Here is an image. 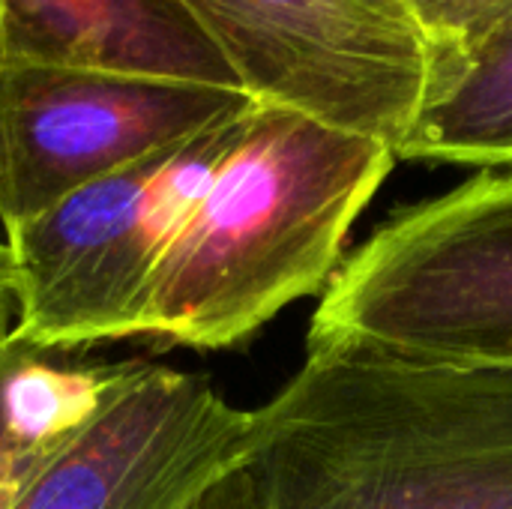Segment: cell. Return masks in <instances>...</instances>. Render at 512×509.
<instances>
[{
	"label": "cell",
	"instance_id": "obj_1",
	"mask_svg": "<svg viewBox=\"0 0 512 509\" xmlns=\"http://www.w3.org/2000/svg\"><path fill=\"white\" fill-rule=\"evenodd\" d=\"M246 468L264 509H512V369L306 345Z\"/></svg>",
	"mask_w": 512,
	"mask_h": 509
},
{
	"label": "cell",
	"instance_id": "obj_2",
	"mask_svg": "<svg viewBox=\"0 0 512 509\" xmlns=\"http://www.w3.org/2000/svg\"><path fill=\"white\" fill-rule=\"evenodd\" d=\"M396 150L282 105H249L168 243L141 315L153 345L219 351L321 294Z\"/></svg>",
	"mask_w": 512,
	"mask_h": 509
},
{
	"label": "cell",
	"instance_id": "obj_3",
	"mask_svg": "<svg viewBox=\"0 0 512 509\" xmlns=\"http://www.w3.org/2000/svg\"><path fill=\"white\" fill-rule=\"evenodd\" d=\"M512 369V168L408 204L342 258L306 345Z\"/></svg>",
	"mask_w": 512,
	"mask_h": 509
},
{
	"label": "cell",
	"instance_id": "obj_4",
	"mask_svg": "<svg viewBox=\"0 0 512 509\" xmlns=\"http://www.w3.org/2000/svg\"><path fill=\"white\" fill-rule=\"evenodd\" d=\"M249 105L6 228L15 336L57 354L138 336L153 273Z\"/></svg>",
	"mask_w": 512,
	"mask_h": 509
},
{
	"label": "cell",
	"instance_id": "obj_5",
	"mask_svg": "<svg viewBox=\"0 0 512 509\" xmlns=\"http://www.w3.org/2000/svg\"><path fill=\"white\" fill-rule=\"evenodd\" d=\"M240 90L396 150L429 90L402 0H180Z\"/></svg>",
	"mask_w": 512,
	"mask_h": 509
},
{
	"label": "cell",
	"instance_id": "obj_6",
	"mask_svg": "<svg viewBox=\"0 0 512 509\" xmlns=\"http://www.w3.org/2000/svg\"><path fill=\"white\" fill-rule=\"evenodd\" d=\"M252 99L243 90L69 66H0V225L174 147Z\"/></svg>",
	"mask_w": 512,
	"mask_h": 509
},
{
	"label": "cell",
	"instance_id": "obj_7",
	"mask_svg": "<svg viewBox=\"0 0 512 509\" xmlns=\"http://www.w3.org/2000/svg\"><path fill=\"white\" fill-rule=\"evenodd\" d=\"M249 438L252 411L207 375L147 366L39 462L9 509H186L246 465Z\"/></svg>",
	"mask_w": 512,
	"mask_h": 509
},
{
	"label": "cell",
	"instance_id": "obj_8",
	"mask_svg": "<svg viewBox=\"0 0 512 509\" xmlns=\"http://www.w3.org/2000/svg\"><path fill=\"white\" fill-rule=\"evenodd\" d=\"M0 66H69L240 90L180 0H0Z\"/></svg>",
	"mask_w": 512,
	"mask_h": 509
},
{
	"label": "cell",
	"instance_id": "obj_9",
	"mask_svg": "<svg viewBox=\"0 0 512 509\" xmlns=\"http://www.w3.org/2000/svg\"><path fill=\"white\" fill-rule=\"evenodd\" d=\"M144 360H81L12 333L0 357V509L12 507L39 462L147 372Z\"/></svg>",
	"mask_w": 512,
	"mask_h": 509
},
{
	"label": "cell",
	"instance_id": "obj_10",
	"mask_svg": "<svg viewBox=\"0 0 512 509\" xmlns=\"http://www.w3.org/2000/svg\"><path fill=\"white\" fill-rule=\"evenodd\" d=\"M512 168V24L429 81L399 162Z\"/></svg>",
	"mask_w": 512,
	"mask_h": 509
},
{
	"label": "cell",
	"instance_id": "obj_11",
	"mask_svg": "<svg viewBox=\"0 0 512 509\" xmlns=\"http://www.w3.org/2000/svg\"><path fill=\"white\" fill-rule=\"evenodd\" d=\"M426 51L429 81L480 51L512 24V0H402Z\"/></svg>",
	"mask_w": 512,
	"mask_h": 509
},
{
	"label": "cell",
	"instance_id": "obj_12",
	"mask_svg": "<svg viewBox=\"0 0 512 509\" xmlns=\"http://www.w3.org/2000/svg\"><path fill=\"white\" fill-rule=\"evenodd\" d=\"M186 509H264L258 486L246 465L228 471L213 486H207Z\"/></svg>",
	"mask_w": 512,
	"mask_h": 509
},
{
	"label": "cell",
	"instance_id": "obj_13",
	"mask_svg": "<svg viewBox=\"0 0 512 509\" xmlns=\"http://www.w3.org/2000/svg\"><path fill=\"white\" fill-rule=\"evenodd\" d=\"M12 333H15V297H12V282H9L6 240H0V357L6 345L12 342Z\"/></svg>",
	"mask_w": 512,
	"mask_h": 509
}]
</instances>
